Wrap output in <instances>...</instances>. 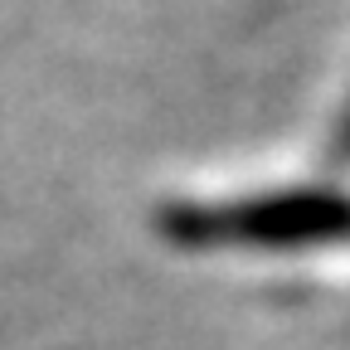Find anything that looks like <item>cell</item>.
<instances>
[{"instance_id":"6da1fadb","label":"cell","mask_w":350,"mask_h":350,"mask_svg":"<svg viewBox=\"0 0 350 350\" xmlns=\"http://www.w3.org/2000/svg\"><path fill=\"white\" fill-rule=\"evenodd\" d=\"M170 234L200 248H331L350 243V195L292 190L273 200L170 214Z\"/></svg>"}]
</instances>
